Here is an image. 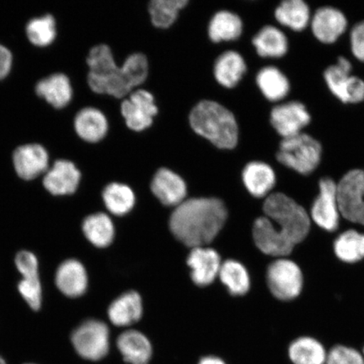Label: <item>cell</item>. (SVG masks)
<instances>
[{"mask_svg":"<svg viewBox=\"0 0 364 364\" xmlns=\"http://www.w3.org/2000/svg\"><path fill=\"white\" fill-rule=\"evenodd\" d=\"M265 216L254 223L257 248L267 256L288 257L311 230V216L302 205L284 192L271 193L263 203Z\"/></svg>","mask_w":364,"mask_h":364,"instance_id":"obj_1","label":"cell"},{"mask_svg":"<svg viewBox=\"0 0 364 364\" xmlns=\"http://www.w3.org/2000/svg\"><path fill=\"white\" fill-rule=\"evenodd\" d=\"M85 63L88 88L101 97L124 100L134 90L142 87L149 79V61L146 54L132 53L119 65L111 46L105 43L89 50Z\"/></svg>","mask_w":364,"mask_h":364,"instance_id":"obj_2","label":"cell"},{"mask_svg":"<svg viewBox=\"0 0 364 364\" xmlns=\"http://www.w3.org/2000/svg\"><path fill=\"white\" fill-rule=\"evenodd\" d=\"M227 217V208L220 199H186L173 211L170 228L175 237L186 247H204L220 233Z\"/></svg>","mask_w":364,"mask_h":364,"instance_id":"obj_3","label":"cell"},{"mask_svg":"<svg viewBox=\"0 0 364 364\" xmlns=\"http://www.w3.org/2000/svg\"><path fill=\"white\" fill-rule=\"evenodd\" d=\"M190 129L213 147L233 150L238 147L240 127L237 117L230 108L213 100L196 103L188 115Z\"/></svg>","mask_w":364,"mask_h":364,"instance_id":"obj_4","label":"cell"},{"mask_svg":"<svg viewBox=\"0 0 364 364\" xmlns=\"http://www.w3.org/2000/svg\"><path fill=\"white\" fill-rule=\"evenodd\" d=\"M322 153L320 141L306 132H302L289 138L281 139L276 161L286 169L309 176L320 166Z\"/></svg>","mask_w":364,"mask_h":364,"instance_id":"obj_5","label":"cell"},{"mask_svg":"<svg viewBox=\"0 0 364 364\" xmlns=\"http://www.w3.org/2000/svg\"><path fill=\"white\" fill-rule=\"evenodd\" d=\"M307 2L312 10L309 29L314 38L325 45L338 43L349 30L347 16L326 0H307Z\"/></svg>","mask_w":364,"mask_h":364,"instance_id":"obj_6","label":"cell"},{"mask_svg":"<svg viewBox=\"0 0 364 364\" xmlns=\"http://www.w3.org/2000/svg\"><path fill=\"white\" fill-rule=\"evenodd\" d=\"M119 111L127 129L134 133H143L150 129L159 112L154 95L142 87L122 100Z\"/></svg>","mask_w":364,"mask_h":364,"instance_id":"obj_7","label":"cell"},{"mask_svg":"<svg viewBox=\"0 0 364 364\" xmlns=\"http://www.w3.org/2000/svg\"><path fill=\"white\" fill-rule=\"evenodd\" d=\"M267 283L276 299L290 301L302 292L304 275L301 268L290 259H277L267 268Z\"/></svg>","mask_w":364,"mask_h":364,"instance_id":"obj_8","label":"cell"},{"mask_svg":"<svg viewBox=\"0 0 364 364\" xmlns=\"http://www.w3.org/2000/svg\"><path fill=\"white\" fill-rule=\"evenodd\" d=\"M338 199L341 215L364 226L363 170L348 171L338 181Z\"/></svg>","mask_w":364,"mask_h":364,"instance_id":"obj_9","label":"cell"},{"mask_svg":"<svg viewBox=\"0 0 364 364\" xmlns=\"http://www.w3.org/2000/svg\"><path fill=\"white\" fill-rule=\"evenodd\" d=\"M311 119L306 105L294 99L272 105L269 115L271 126L281 139L302 133L311 124Z\"/></svg>","mask_w":364,"mask_h":364,"instance_id":"obj_10","label":"cell"},{"mask_svg":"<svg viewBox=\"0 0 364 364\" xmlns=\"http://www.w3.org/2000/svg\"><path fill=\"white\" fill-rule=\"evenodd\" d=\"M341 216L338 181L330 176H322L318 180L317 195L311 205V220L322 230L333 232L339 226Z\"/></svg>","mask_w":364,"mask_h":364,"instance_id":"obj_11","label":"cell"},{"mask_svg":"<svg viewBox=\"0 0 364 364\" xmlns=\"http://www.w3.org/2000/svg\"><path fill=\"white\" fill-rule=\"evenodd\" d=\"M72 343L80 356L90 361L101 360L109 351V329L104 322L90 320L73 332Z\"/></svg>","mask_w":364,"mask_h":364,"instance_id":"obj_12","label":"cell"},{"mask_svg":"<svg viewBox=\"0 0 364 364\" xmlns=\"http://www.w3.org/2000/svg\"><path fill=\"white\" fill-rule=\"evenodd\" d=\"M52 157L43 144L29 142L18 145L11 154V165L16 175L25 181L44 176L51 166Z\"/></svg>","mask_w":364,"mask_h":364,"instance_id":"obj_13","label":"cell"},{"mask_svg":"<svg viewBox=\"0 0 364 364\" xmlns=\"http://www.w3.org/2000/svg\"><path fill=\"white\" fill-rule=\"evenodd\" d=\"M77 138L90 145L101 144L110 133V121L101 108L88 105L77 111L73 119Z\"/></svg>","mask_w":364,"mask_h":364,"instance_id":"obj_14","label":"cell"},{"mask_svg":"<svg viewBox=\"0 0 364 364\" xmlns=\"http://www.w3.org/2000/svg\"><path fill=\"white\" fill-rule=\"evenodd\" d=\"M36 97L54 110H65L75 99V87L65 73H53L40 79L34 86Z\"/></svg>","mask_w":364,"mask_h":364,"instance_id":"obj_15","label":"cell"},{"mask_svg":"<svg viewBox=\"0 0 364 364\" xmlns=\"http://www.w3.org/2000/svg\"><path fill=\"white\" fill-rule=\"evenodd\" d=\"M82 180L77 164L65 158L55 159L45 173L43 185L53 196H68L76 193Z\"/></svg>","mask_w":364,"mask_h":364,"instance_id":"obj_16","label":"cell"},{"mask_svg":"<svg viewBox=\"0 0 364 364\" xmlns=\"http://www.w3.org/2000/svg\"><path fill=\"white\" fill-rule=\"evenodd\" d=\"M250 42L258 58L263 60H279L289 50L288 34L279 26L271 23L259 28Z\"/></svg>","mask_w":364,"mask_h":364,"instance_id":"obj_17","label":"cell"},{"mask_svg":"<svg viewBox=\"0 0 364 364\" xmlns=\"http://www.w3.org/2000/svg\"><path fill=\"white\" fill-rule=\"evenodd\" d=\"M150 188L159 202L169 207L179 206L188 195V186L184 179L166 167L159 168L156 172Z\"/></svg>","mask_w":364,"mask_h":364,"instance_id":"obj_18","label":"cell"},{"mask_svg":"<svg viewBox=\"0 0 364 364\" xmlns=\"http://www.w3.org/2000/svg\"><path fill=\"white\" fill-rule=\"evenodd\" d=\"M255 84L262 97L272 105L285 101L291 92L289 77L274 65L259 68L255 74Z\"/></svg>","mask_w":364,"mask_h":364,"instance_id":"obj_19","label":"cell"},{"mask_svg":"<svg viewBox=\"0 0 364 364\" xmlns=\"http://www.w3.org/2000/svg\"><path fill=\"white\" fill-rule=\"evenodd\" d=\"M243 184L247 192L257 198H266L277 183V172L269 163L252 159L243 168Z\"/></svg>","mask_w":364,"mask_h":364,"instance_id":"obj_20","label":"cell"},{"mask_svg":"<svg viewBox=\"0 0 364 364\" xmlns=\"http://www.w3.org/2000/svg\"><path fill=\"white\" fill-rule=\"evenodd\" d=\"M248 72V65L242 54L227 50L213 63V75L217 83L225 89L237 87Z\"/></svg>","mask_w":364,"mask_h":364,"instance_id":"obj_21","label":"cell"},{"mask_svg":"<svg viewBox=\"0 0 364 364\" xmlns=\"http://www.w3.org/2000/svg\"><path fill=\"white\" fill-rule=\"evenodd\" d=\"M311 16L312 10L307 0H280L273 11L276 25L293 33L306 31Z\"/></svg>","mask_w":364,"mask_h":364,"instance_id":"obj_22","label":"cell"},{"mask_svg":"<svg viewBox=\"0 0 364 364\" xmlns=\"http://www.w3.org/2000/svg\"><path fill=\"white\" fill-rule=\"evenodd\" d=\"M192 269V279L195 284L205 287L211 284L220 274L221 260L216 250L204 247L192 249L188 258Z\"/></svg>","mask_w":364,"mask_h":364,"instance_id":"obj_23","label":"cell"},{"mask_svg":"<svg viewBox=\"0 0 364 364\" xmlns=\"http://www.w3.org/2000/svg\"><path fill=\"white\" fill-rule=\"evenodd\" d=\"M55 283L59 291L67 297L78 298L87 289V272L83 264L75 259H70L58 267Z\"/></svg>","mask_w":364,"mask_h":364,"instance_id":"obj_24","label":"cell"},{"mask_svg":"<svg viewBox=\"0 0 364 364\" xmlns=\"http://www.w3.org/2000/svg\"><path fill=\"white\" fill-rule=\"evenodd\" d=\"M244 29V21L237 13L221 10L213 14L207 30L209 40L217 44L238 40Z\"/></svg>","mask_w":364,"mask_h":364,"instance_id":"obj_25","label":"cell"},{"mask_svg":"<svg viewBox=\"0 0 364 364\" xmlns=\"http://www.w3.org/2000/svg\"><path fill=\"white\" fill-rule=\"evenodd\" d=\"M26 38L36 48L45 49L55 43L58 36L56 17L51 13L31 18L25 26Z\"/></svg>","mask_w":364,"mask_h":364,"instance_id":"obj_26","label":"cell"},{"mask_svg":"<svg viewBox=\"0 0 364 364\" xmlns=\"http://www.w3.org/2000/svg\"><path fill=\"white\" fill-rule=\"evenodd\" d=\"M352 57V54L339 56L336 62L323 73L327 88L343 104L347 102V89L353 71Z\"/></svg>","mask_w":364,"mask_h":364,"instance_id":"obj_27","label":"cell"},{"mask_svg":"<svg viewBox=\"0 0 364 364\" xmlns=\"http://www.w3.org/2000/svg\"><path fill=\"white\" fill-rule=\"evenodd\" d=\"M142 315V299L135 291L121 295L108 309L109 318L113 325L117 326L133 325L140 320Z\"/></svg>","mask_w":364,"mask_h":364,"instance_id":"obj_28","label":"cell"},{"mask_svg":"<svg viewBox=\"0 0 364 364\" xmlns=\"http://www.w3.org/2000/svg\"><path fill=\"white\" fill-rule=\"evenodd\" d=\"M117 348L125 362L130 364H148L152 356L149 339L138 331L124 332L117 339Z\"/></svg>","mask_w":364,"mask_h":364,"instance_id":"obj_29","label":"cell"},{"mask_svg":"<svg viewBox=\"0 0 364 364\" xmlns=\"http://www.w3.org/2000/svg\"><path fill=\"white\" fill-rule=\"evenodd\" d=\"M327 353L320 341L309 336L294 339L288 348V358L292 364H326Z\"/></svg>","mask_w":364,"mask_h":364,"instance_id":"obj_30","label":"cell"},{"mask_svg":"<svg viewBox=\"0 0 364 364\" xmlns=\"http://www.w3.org/2000/svg\"><path fill=\"white\" fill-rule=\"evenodd\" d=\"M189 4L188 0H152L148 4L149 21L156 28L168 30L176 24Z\"/></svg>","mask_w":364,"mask_h":364,"instance_id":"obj_31","label":"cell"},{"mask_svg":"<svg viewBox=\"0 0 364 364\" xmlns=\"http://www.w3.org/2000/svg\"><path fill=\"white\" fill-rule=\"evenodd\" d=\"M82 229L86 239L99 248L107 247L115 237V228L106 213H98L86 217Z\"/></svg>","mask_w":364,"mask_h":364,"instance_id":"obj_32","label":"cell"},{"mask_svg":"<svg viewBox=\"0 0 364 364\" xmlns=\"http://www.w3.org/2000/svg\"><path fill=\"white\" fill-rule=\"evenodd\" d=\"M102 198L108 210L117 216L129 213L136 202L133 189L121 182H111L106 186L102 192Z\"/></svg>","mask_w":364,"mask_h":364,"instance_id":"obj_33","label":"cell"},{"mask_svg":"<svg viewBox=\"0 0 364 364\" xmlns=\"http://www.w3.org/2000/svg\"><path fill=\"white\" fill-rule=\"evenodd\" d=\"M334 252L339 260L356 263L364 259V234L349 230L341 234L334 242Z\"/></svg>","mask_w":364,"mask_h":364,"instance_id":"obj_34","label":"cell"},{"mask_svg":"<svg viewBox=\"0 0 364 364\" xmlns=\"http://www.w3.org/2000/svg\"><path fill=\"white\" fill-rule=\"evenodd\" d=\"M218 277L232 295H244L250 290L249 273L239 262L228 260L222 263Z\"/></svg>","mask_w":364,"mask_h":364,"instance_id":"obj_35","label":"cell"},{"mask_svg":"<svg viewBox=\"0 0 364 364\" xmlns=\"http://www.w3.org/2000/svg\"><path fill=\"white\" fill-rule=\"evenodd\" d=\"M326 364H364V358L358 349L338 344L327 353Z\"/></svg>","mask_w":364,"mask_h":364,"instance_id":"obj_36","label":"cell"},{"mask_svg":"<svg viewBox=\"0 0 364 364\" xmlns=\"http://www.w3.org/2000/svg\"><path fill=\"white\" fill-rule=\"evenodd\" d=\"M18 290L33 311H39L43 302V290L39 277L22 279L18 284Z\"/></svg>","mask_w":364,"mask_h":364,"instance_id":"obj_37","label":"cell"},{"mask_svg":"<svg viewBox=\"0 0 364 364\" xmlns=\"http://www.w3.org/2000/svg\"><path fill=\"white\" fill-rule=\"evenodd\" d=\"M350 51L355 60L364 63V20L350 25L348 30Z\"/></svg>","mask_w":364,"mask_h":364,"instance_id":"obj_38","label":"cell"},{"mask_svg":"<svg viewBox=\"0 0 364 364\" xmlns=\"http://www.w3.org/2000/svg\"><path fill=\"white\" fill-rule=\"evenodd\" d=\"M16 266L23 279L39 277L38 258L33 252L22 250L16 255Z\"/></svg>","mask_w":364,"mask_h":364,"instance_id":"obj_39","label":"cell"},{"mask_svg":"<svg viewBox=\"0 0 364 364\" xmlns=\"http://www.w3.org/2000/svg\"><path fill=\"white\" fill-rule=\"evenodd\" d=\"M15 65V56L12 50L0 43V82L9 78Z\"/></svg>","mask_w":364,"mask_h":364,"instance_id":"obj_40","label":"cell"},{"mask_svg":"<svg viewBox=\"0 0 364 364\" xmlns=\"http://www.w3.org/2000/svg\"><path fill=\"white\" fill-rule=\"evenodd\" d=\"M198 364H225L220 358L216 357H206L201 359Z\"/></svg>","mask_w":364,"mask_h":364,"instance_id":"obj_41","label":"cell"},{"mask_svg":"<svg viewBox=\"0 0 364 364\" xmlns=\"http://www.w3.org/2000/svg\"><path fill=\"white\" fill-rule=\"evenodd\" d=\"M0 364H6V362H4V359L0 357Z\"/></svg>","mask_w":364,"mask_h":364,"instance_id":"obj_42","label":"cell"},{"mask_svg":"<svg viewBox=\"0 0 364 364\" xmlns=\"http://www.w3.org/2000/svg\"><path fill=\"white\" fill-rule=\"evenodd\" d=\"M363 355V358H364V348L363 349V352H362Z\"/></svg>","mask_w":364,"mask_h":364,"instance_id":"obj_43","label":"cell"},{"mask_svg":"<svg viewBox=\"0 0 364 364\" xmlns=\"http://www.w3.org/2000/svg\"><path fill=\"white\" fill-rule=\"evenodd\" d=\"M30 364V363H29Z\"/></svg>","mask_w":364,"mask_h":364,"instance_id":"obj_44","label":"cell"}]
</instances>
